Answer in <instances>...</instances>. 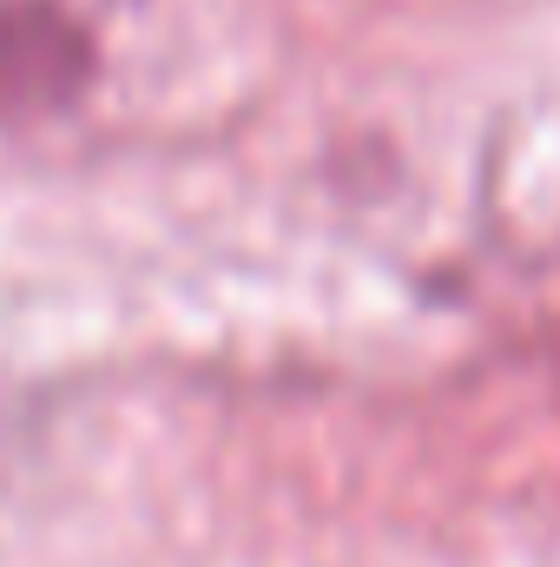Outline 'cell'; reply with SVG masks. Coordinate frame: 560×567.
Segmentation results:
<instances>
[{
  "instance_id": "1",
  "label": "cell",
  "mask_w": 560,
  "mask_h": 567,
  "mask_svg": "<svg viewBox=\"0 0 560 567\" xmlns=\"http://www.w3.org/2000/svg\"><path fill=\"white\" fill-rule=\"evenodd\" d=\"M86 80V40L53 7L0 13V113L60 106Z\"/></svg>"
}]
</instances>
